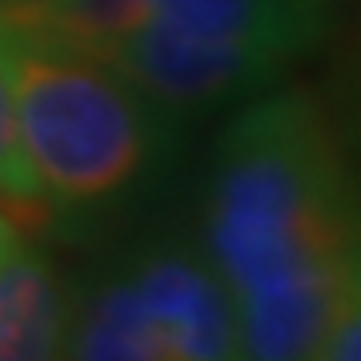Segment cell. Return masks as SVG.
<instances>
[{
  "mask_svg": "<svg viewBox=\"0 0 361 361\" xmlns=\"http://www.w3.org/2000/svg\"><path fill=\"white\" fill-rule=\"evenodd\" d=\"M361 213V173L310 89H269L225 116L197 233L249 361H313Z\"/></svg>",
  "mask_w": 361,
  "mask_h": 361,
  "instance_id": "1",
  "label": "cell"
},
{
  "mask_svg": "<svg viewBox=\"0 0 361 361\" xmlns=\"http://www.w3.org/2000/svg\"><path fill=\"white\" fill-rule=\"evenodd\" d=\"M16 137L61 237H101L153 205L185 157V125L113 61L0 25Z\"/></svg>",
  "mask_w": 361,
  "mask_h": 361,
  "instance_id": "2",
  "label": "cell"
},
{
  "mask_svg": "<svg viewBox=\"0 0 361 361\" xmlns=\"http://www.w3.org/2000/svg\"><path fill=\"white\" fill-rule=\"evenodd\" d=\"M68 361H173L113 257L73 277Z\"/></svg>",
  "mask_w": 361,
  "mask_h": 361,
  "instance_id": "6",
  "label": "cell"
},
{
  "mask_svg": "<svg viewBox=\"0 0 361 361\" xmlns=\"http://www.w3.org/2000/svg\"><path fill=\"white\" fill-rule=\"evenodd\" d=\"M73 281L25 229L0 265V361H68Z\"/></svg>",
  "mask_w": 361,
  "mask_h": 361,
  "instance_id": "5",
  "label": "cell"
},
{
  "mask_svg": "<svg viewBox=\"0 0 361 361\" xmlns=\"http://www.w3.org/2000/svg\"><path fill=\"white\" fill-rule=\"evenodd\" d=\"M0 4H16V0H0Z\"/></svg>",
  "mask_w": 361,
  "mask_h": 361,
  "instance_id": "11",
  "label": "cell"
},
{
  "mask_svg": "<svg viewBox=\"0 0 361 361\" xmlns=\"http://www.w3.org/2000/svg\"><path fill=\"white\" fill-rule=\"evenodd\" d=\"M329 16L334 0H149L113 65L189 129L277 89Z\"/></svg>",
  "mask_w": 361,
  "mask_h": 361,
  "instance_id": "3",
  "label": "cell"
},
{
  "mask_svg": "<svg viewBox=\"0 0 361 361\" xmlns=\"http://www.w3.org/2000/svg\"><path fill=\"white\" fill-rule=\"evenodd\" d=\"M149 0H16L0 4V25L49 44L113 61V52L145 25Z\"/></svg>",
  "mask_w": 361,
  "mask_h": 361,
  "instance_id": "7",
  "label": "cell"
},
{
  "mask_svg": "<svg viewBox=\"0 0 361 361\" xmlns=\"http://www.w3.org/2000/svg\"><path fill=\"white\" fill-rule=\"evenodd\" d=\"M313 361H361V213L353 225V237H349L334 310H329Z\"/></svg>",
  "mask_w": 361,
  "mask_h": 361,
  "instance_id": "9",
  "label": "cell"
},
{
  "mask_svg": "<svg viewBox=\"0 0 361 361\" xmlns=\"http://www.w3.org/2000/svg\"><path fill=\"white\" fill-rule=\"evenodd\" d=\"M0 213L25 233L49 229L44 201H40L37 180L28 173L25 153H20L13 97H8V80H4V61H0Z\"/></svg>",
  "mask_w": 361,
  "mask_h": 361,
  "instance_id": "8",
  "label": "cell"
},
{
  "mask_svg": "<svg viewBox=\"0 0 361 361\" xmlns=\"http://www.w3.org/2000/svg\"><path fill=\"white\" fill-rule=\"evenodd\" d=\"M173 361H249L217 273L193 237L141 233L113 253Z\"/></svg>",
  "mask_w": 361,
  "mask_h": 361,
  "instance_id": "4",
  "label": "cell"
},
{
  "mask_svg": "<svg viewBox=\"0 0 361 361\" xmlns=\"http://www.w3.org/2000/svg\"><path fill=\"white\" fill-rule=\"evenodd\" d=\"M16 225L8 217H4V213H0V265H4V257H8V249H13V241H16Z\"/></svg>",
  "mask_w": 361,
  "mask_h": 361,
  "instance_id": "10",
  "label": "cell"
}]
</instances>
